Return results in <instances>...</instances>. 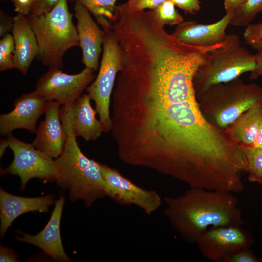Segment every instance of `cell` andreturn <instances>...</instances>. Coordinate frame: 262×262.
I'll use <instances>...</instances> for the list:
<instances>
[{
  "instance_id": "277c9868",
  "label": "cell",
  "mask_w": 262,
  "mask_h": 262,
  "mask_svg": "<svg viewBox=\"0 0 262 262\" xmlns=\"http://www.w3.org/2000/svg\"><path fill=\"white\" fill-rule=\"evenodd\" d=\"M204 118L221 129L228 128L240 115L262 100V88L237 78L214 85L196 96Z\"/></svg>"
},
{
  "instance_id": "2e32d148",
  "label": "cell",
  "mask_w": 262,
  "mask_h": 262,
  "mask_svg": "<svg viewBox=\"0 0 262 262\" xmlns=\"http://www.w3.org/2000/svg\"><path fill=\"white\" fill-rule=\"evenodd\" d=\"M88 94L79 97L70 106H62L60 113L68 119L76 137L85 141H95L103 131L101 123L96 117L97 113L90 104Z\"/></svg>"
},
{
  "instance_id": "ac0fdd59",
  "label": "cell",
  "mask_w": 262,
  "mask_h": 262,
  "mask_svg": "<svg viewBox=\"0 0 262 262\" xmlns=\"http://www.w3.org/2000/svg\"><path fill=\"white\" fill-rule=\"evenodd\" d=\"M12 32L15 47V68L26 75L32 61L38 52L36 38L28 16L17 14L14 17Z\"/></svg>"
},
{
  "instance_id": "d6986e66",
  "label": "cell",
  "mask_w": 262,
  "mask_h": 262,
  "mask_svg": "<svg viewBox=\"0 0 262 262\" xmlns=\"http://www.w3.org/2000/svg\"><path fill=\"white\" fill-rule=\"evenodd\" d=\"M262 121V100L243 113L226 130L238 143L251 146Z\"/></svg>"
},
{
  "instance_id": "cb8c5ba5",
  "label": "cell",
  "mask_w": 262,
  "mask_h": 262,
  "mask_svg": "<svg viewBox=\"0 0 262 262\" xmlns=\"http://www.w3.org/2000/svg\"><path fill=\"white\" fill-rule=\"evenodd\" d=\"M15 44L13 36L9 33L0 40V71L15 68L14 55Z\"/></svg>"
},
{
  "instance_id": "74e56055",
  "label": "cell",
  "mask_w": 262,
  "mask_h": 262,
  "mask_svg": "<svg viewBox=\"0 0 262 262\" xmlns=\"http://www.w3.org/2000/svg\"></svg>"
},
{
  "instance_id": "44dd1931",
  "label": "cell",
  "mask_w": 262,
  "mask_h": 262,
  "mask_svg": "<svg viewBox=\"0 0 262 262\" xmlns=\"http://www.w3.org/2000/svg\"><path fill=\"white\" fill-rule=\"evenodd\" d=\"M242 148L247 160L248 180L262 185V148L245 145Z\"/></svg>"
},
{
  "instance_id": "836d02e7",
  "label": "cell",
  "mask_w": 262,
  "mask_h": 262,
  "mask_svg": "<svg viewBox=\"0 0 262 262\" xmlns=\"http://www.w3.org/2000/svg\"><path fill=\"white\" fill-rule=\"evenodd\" d=\"M255 56L256 67L253 71L250 72V78L251 79L262 76V52H257Z\"/></svg>"
},
{
  "instance_id": "9a60e30c",
  "label": "cell",
  "mask_w": 262,
  "mask_h": 262,
  "mask_svg": "<svg viewBox=\"0 0 262 262\" xmlns=\"http://www.w3.org/2000/svg\"><path fill=\"white\" fill-rule=\"evenodd\" d=\"M233 15H226L218 21L209 24L194 21H183L177 25L171 33L175 38L186 44L198 47H207L222 42L227 34L226 30Z\"/></svg>"
},
{
  "instance_id": "ffe728a7",
  "label": "cell",
  "mask_w": 262,
  "mask_h": 262,
  "mask_svg": "<svg viewBox=\"0 0 262 262\" xmlns=\"http://www.w3.org/2000/svg\"><path fill=\"white\" fill-rule=\"evenodd\" d=\"M84 6L96 18L102 30L112 29L116 0H74Z\"/></svg>"
},
{
  "instance_id": "ba28073f",
  "label": "cell",
  "mask_w": 262,
  "mask_h": 262,
  "mask_svg": "<svg viewBox=\"0 0 262 262\" xmlns=\"http://www.w3.org/2000/svg\"><path fill=\"white\" fill-rule=\"evenodd\" d=\"M106 196L121 205H134L150 215L161 206L162 198L153 190L144 189L124 177L117 170L100 164Z\"/></svg>"
},
{
  "instance_id": "30bf717a",
  "label": "cell",
  "mask_w": 262,
  "mask_h": 262,
  "mask_svg": "<svg viewBox=\"0 0 262 262\" xmlns=\"http://www.w3.org/2000/svg\"><path fill=\"white\" fill-rule=\"evenodd\" d=\"M253 240L242 226L211 227L203 232L196 244L202 256L214 262H225L232 254L248 247Z\"/></svg>"
},
{
  "instance_id": "8992f818",
  "label": "cell",
  "mask_w": 262,
  "mask_h": 262,
  "mask_svg": "<svg viewBox=\"0 0 262 262\" xmlns=\"http://www.w3.org/2000/svg\"><path fill=\"white\" fill-rule=\"evenodd\" d=\"M103 31V54L99 72L95 80L85 90L95 102L103 131L108 132L112 129L110 98L117 75L122 68L124 56L112 29Z\"/></svg>"
},
{
  "instance_id": "7402d4cb",
  "label": "cell",
  "mask_w": 262,
  "mask_h": 262,
  "mask_svg": "<svg viewBox=\"0 0 262 262\" xmlns=\"http://www.w3.org/2000/svg\"><path fill=\"white\" fill-rule=\"evenodd\" d=\"M261 12H262V0H246L234 13L229 25L246 27Z\"/></svg>"
},
{
  "instance_id": "4fadbf2b",
  "label": "cell",
  "mask_w": 262,
  "mask_h": 262,
  "mask_svg": "<svg viewBox=\"0 0 262 262\" xmlns=\"http://www.w3.org/2000/svg\"><path fill=\"white\" fill-rule=\"evenodd\" d=\"M65 198L62 194L55 203L51 217L45 227L38 234L34 235L23 232L21 236L16 238L18 241L34 245L54 260L70 262L71 259L64 250L60 232V222Z\"/></svg>"
},
{
  "instance_id": "e575fe53",
  "label": "cell",
  "mask_w": 262,
  "mask_h": 262,
  "mask_svg": "<svg viewBox=\"0 0 262 262\" xmlns=\"http://www.w3.org/2000/svg\"><path fill=\"white\" fill-rule=\"evenodd\" d=\"M251 146L262 148V121L261 122L255 140Z\"/></svg>"
},
{
  "instance_id": "52a82bcc",
  "label": "cell",
  "mask_w": 262,
  "mask_h": 262,
  "mask_svg": "<svg viewBox=\"0 0 262 262\" xmlns=\"http://www.w3.org/2000/svg\"><path fill=\"white\" fill-rule=\"evenodd\" d=\"M7 139L14 159L8 166L1 169V174L19 176L22 190L32 179L38 178L45 182L55 181L58 166L55 160L37 149L32 143L21 141L11 133L7 135Z\"/></svg>"
},
{
  "instance_id": "1f68e13d",
  "label": "cell",
  "mask_w": 262,
  "mask_h": 262,
  "mask_svg": "<svg viewBox=\"0 0 262 262\" xmlns=\"http://www.w3.org/2000/svg\"><path fill=\"white\" fill-rule=\"evenodd\" d=\"M0 262H19L18 256L13 249L7 247L0 246Z\"/></svg>"
},
{
  "instance_id": "484cf974",
  "label": "cell",
  "mask_w": 262,
  "mask_h": 262,
  "mask_svg": "<svg viewBox=\"0 0 262 262\" xmlns=\"http://www.w3.org/2000/svg\"><path fill=\"white\" fill-rule=\"evenodd\" d=\"M166 0H128L125 3L132 11H141L146 9L153 10Z\"/></svg>"
},
{
  "instance_id": "603a6c76",
  "label": "cell",
  "mask_w": 262,
  "mask_h": 262,
  "mask_svg": "<svg viewBox=\"0 0 262 262\" xmlns=\"http://www.w3.org/2000/svg\"><path fill=\"white\" fill-rule=\"evenodd\" d=\"M172 0H166L152 10L156 20L162 26L178 25L184 20Z\"/></svg>"
},
{
  "instance_id": "f1b7e54d",
  "label": "cell",
  "mask_w": 262,
  "mask_h": 262,
  "mask_svg": "<svg viewBox=\"0 0 262 262\" xmlns=\"http://www.w3.org/2000/svg\"><path fill=\"white\" fill-rule=\"evenodd\" d=\"M176 6L186 13L195 14L198 12L201 7L198 0H172Z\"/></svg>"
},
{
  "instance_id": "d4e9b609",
  "label": "cell",
  "mask_w": 262,
  "mask_h": 262,
  "mask_svg": "<svg viewBox=\"0 0 262 262\" xmlns=\"http://www.w3.org/2000/svg\"><path fill=\"white\" fill-rule=\"evenodd\" d=\"M243 37L246 44L257 52H262V22L249 24L243 32Z\"/></svg>"
},
{
  "instance_id": "d6a6232c",
  "label": "cell",
  "mask_w": 262,
  "mask_h": 262,
  "mask_svg": "<svg viewBox=\"0 0 262 262\" xmlns=\"http://www.w3.org/2000/svg\"><path fill=\"white\" fill-rule=\"evenodd\" d=\"M246 0H224V7L226 13H234L240 8Z\"/></svg>"
},
{
  "instance_id": "83f0119b",
  "label": "cell",
  "mask_w": 262,
  "mask_h": 262,
  "mask_svg": "<svg viewBox=\"0 0 262 262\" xmlns=\"http://www.w3.org/2000/svg\"><path fill=\"white\" fill-rule=\"evenodd\" d=\"M258 260L248 249H242L229 256L225 262H256Z\"/></svg>"
},
{
  "instance_id": "4dcf8cb0",
  "label": "cell",
  "mask_w": 262,
  "mask_h": 262,
  "mask_svg": "<svg viewBox=\"0 0 262 262\" xmlns=\"http://www.w3.org/2000/svg\"><path fill=\"white\" fill-rule=\"evenodd\" d=\"M14 10L18 14L28 16L33 0H11Z\"/></svg>"
},
{
  "instance_id": "5bb4252c",
  "label": "cell",
  "mask_w": 262,
  "mask_h": 262,
  "mask_svg": "<svg viewBox=\"0 0 262 262\" xmlns=\"http://www.w3.org/2000/svg\"><path fill=\"white\" fill-rule=\"evenodd\" d=\"M74 12L77 20L76 29L79 46L82 52V62L85 67L97 71L104 32L99 28L91 17L90 12L80 3L75 2Z\"/></svg>"
},
{
  "instance_id": "3957f363",
  "label": "cell",
  "mask_w": 262,
  "mask_h": 262,
  "mask_svg": "<svg viewBox=\"0 0 262 262\" xmlns=\"http://www.w3.org/2000/svg\"><path fill=\"white\" fill-rule=\"evenodd\" d=\"M27 16L38 46L36 58L49 67L61 68L65 52L80 46L67 0H59L48 12Z\"/></svg>"
},
{
  "instance_id": "5b68a950",
  "label": "cell",
  "mask_w": 262,
  "mask_h": 262,
  "mask_svg": "<svg viewBox=\"0 0 262 262\" xmlns=\"http://www.w3.org/2000/svg\"><path fill=\"white\" fill-rule=\"evenodd\" d=\"M255 55L241 45L238 34H228L222 44L209 52L208 60L197 69L193 84L197 96L209 87L225 83L253 71Z\"/></svg>"
},
{
  "instance_id": "f546056e",
  "label": "cell",
  "mask_w": 262,
  "mask_h": 262,
  "mask_svg": "<svg viewBox=\"0 0 262 262\" xmlns=\"http://www.w3.org/2000/svg\"><path fill=\"white\" fill-rule=\"evenodd\" d=\"M14 24V17H12L2 10L0 12V36L2 37L12 30Z\"/></svg>"
},
{
  "instance_id": "6da1fadb",
  "label": "cell",
  "mask_w": 262,
  "mask_h": 262,
  "mask_svg": "<svg viewBox=\"0 0 262 262\" xmlns=\"http://www.w3.org/2000/svg\"><path fill=\"white\" fill-rule=\"evenodd\" d=\"M164 214L172 228L186 241L196 243L211 227L245 224L233 193L190 187L181 195L166 196Z\"/></svg>"
},
{
  "instance_id": "e0dca14e",
  "label": "cell",
  "mask_w": 262,
  "mask_h": 262,
  "mask_svg": "<svg viewBox=\"0 0 262 262\" xmlns=\"http://www.w3.org/2000/svg\"><path fill=\"white\" fill-rule=\"evenodd\" d=\"M54 196L48 195L39 197H26L0 190V234L1 238L14 220L29 212H47L55 203Z\"/></svg>"
},
{
  "instance_id": "8fae6325",
  "label": "cell",
  "mask_w": 262,
  "mask_h": 262,
  "mask_svg": "<svg viewBox=\"0 0 262 262\" xmlns=\"http://www.w3.org/2000/svg\"><path fill=\"white\" fill-rule=\"evenodd\" d=\"M47 101L35 90L17 98L13 110L0 115V135H7L20 129L36 132L37 120L44 113Z\"/></svg>"
},
{
  "instance_id": "d590c367",
  "label": "cell",
  "mask_w": 262,
  "mask_h": 262,
  "mask_svg": "<svg viewBox=\"0 0 262 262\" xmlns=\"http://www.w3.org/2000/svg\"><path fill=\"white\" fill-rule=\"evenodd\" d=\"M9 147V143L7 139H0V157L1 158L4 154L6 148Z\"/></svg>"
},
{
  "instance_id": "4316f807",
  "label": "cell",
  "mask_w": 262,
  "mask_h": 262,
  "mask_svg": "<svg viewBox=\"0 0 262 262\" xmlns=\"http://www.w3.org/2000/svg\"><path fill=\"white\" fill-rule=\"evenodd\" d=\"M59 0H33L28 16H36L50 11Z\"/></svg>"
},
{
  "instance_id": "8d00e7d4",
  "label": "cell",
  "mask_w": 262,
  "mask_h": 262,
  "mask_svg": "<svg viewBox=\"0 0 262 262\" xmlns=\"http://www.w3.org/2000/svg\"><path fill=\"white\" fill-rule=\"evenodd\" d=\"M153 95H154V94H153ZM158 96H159V95H158ZM164 98H165V97H164ZM167 99H168V98H167ZM169 100H171L170 99H169ZM171 101H173V100H171ZM176 102H177V101H176ZM181 102H182V101H181Z\"/></svg>"
},
{
  "instance_id": "7a4b0ae2",
  "label": "cell",
  "mask_w": 262,
  "mask_h": 262,
  "mask_svg": "<svg viewBox=\"0 0 262 262\" xmlns=\"http://www.w3.org/2000/svg\"><path fill=\"white\" fill-rule=\"evenodd\" d=\"M60 117L67 138L62 154L55 160L58 166L55 182L61 188L68 190L71 201L81 199L88 207L106 196L100 164L84 155L68 119L62 113Z\"/></svg>"
},
{
  "instance_id": "7c38bea8",
  "label": "cell",
  "mask_w": 262,
  "mask_h": 262,
  "mask_svg": "<svg viewBox=\"0 0 262 262\" xmlns=\"http://www.w3.org/2000/svg\"><path fill=\"white\" fill-rule=\"evenodd\" d=\"M60 106L56 101H47L44 119L40 123L32 143L37 149L53 159L62 154L67 138L61 120Z\"/></svg>"
},
{
  "instance_id": "9c48e42d",
  "label": "cell",
  "mask_w": 262,
  "mask_h": 262,
  "mask_svg": "<svg viewBox=\"0 0 262 262\" xmlns=\"http://www.w3.org/2000/svg\"><path fill=\"white\" fill-rule=\"evenodd\" d=\"M94 71L85 67L76 74H68L59 68L49 67L38 80L35 91L47 100H54L60 105L70 106L91 83Z\"/></svg>"
}]
</instances>
